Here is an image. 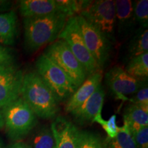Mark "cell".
I'll return each instance as SVG.
<instances>
[{
  "label": "cell",
  "instance_id": "obj_1",
  "mask_svg": "<svg viewBox=\"0 0 148 148\" xmlns=\"http://www.w3.org/2000/svg\"><path fill=\"white\" fill-rule=\"evenodd\" d=\"M21 97L37 117L53 119L60 110L57 97L35 71L23 73Z\"/></svg>",
  "mask_w": 148,
  "mask_h": 148
},
{
  "label": "cell",
  "instance_id": "obj_2",
  "mask_svg": "<svg viewBox=\"0 0 148 148\" xmlns=\"http://www.w3.org/2000/svg\"><path fill=\"white\" fill-rule=\"evenodd\" d=\"M68 17L57 12L38 17L23 18L24 43L29 51H35L58 38Z\"/></svg>",
  "mask_w": 148,
  "mask_h": 148
},
{
  "label": "cell",
  "instance_id": "obj_3",
  "mask_svg": "<svg viewBox=\"0 0 148 148\" xmlns=\"http://www.w3.org/2000/svg\"><path fill=\"white\" fill-rule=\"evenodd\" d=\"M1 110L3 127L13 140H18L28 135L36 127L38 117L27 103L19 97Z\"/></svg>",
  "mask_w": 148,
  "mask_h": 148
},
{
  "label": "cell",
  "instance_id": "obj_4",
  "mask_svg": "<svg viewBox=\"0 0 148 148\" xmlns=\"http://www.w3.org/2000/svg\"><path fill=\"white\" fill-rule=\"evenodd\" d=\"M35 71L50 88L58 100H68L77 90L66 73L43 53L35 62Z\"/></svg>",
  "mask_w": 148,
  "mask_h": 148
},
{
  "label": "cell",
  "instance_id": "obj_5",
  "mask_svg": "<svg viewBox=\"0 0 148 148\" xmlns=\"http://www.w3.org/2000/svg\"><path fill=\"white\" fill-rule=\"evenodd\" d=\"M42 53L66 73L77 89L86 79L84 69L63 40L58 39L51 42Z\"/></svg>",
  "mask_w": 148,
  "mask_h": 148
},
{
  "label": "cell",
  "instance_id": "obj_6",
  "mask_svg": "<svg viewBox=\"0 0 148 148\" xmlns=\"http://www.w3.org/2000/svg\"><path fill=\"white\" fill-rule=\"evenodd\" d=\"M58 38L63 40L67 44L70 50L82 64L88 76L100 71L85 45L76 15L67 18L64 28L59 34Z\"/></svg>",
  "mask_w": 148,
  "mask_h": 148
},
{
  "label": "cell",
  "instance_id": "obj_7",
  "mask_svg": "<svg viewBox=\"0 0 148 148\" xmlns=\"http://www.w3.org/2000/svg\"><path fill=\"white\" fill-rule=\"evenodd\" d=\"M105 35L111 42L115 40V4L113 0L92 1L78 14Z\"/></svg>",
  "mask_w": 148,
  "mask_h": 148
},
{
  "label": "cell",
  "instance_id": "obj_8",
  "mask_svg": "<svg viewBox=\"0 0 148 148\" xmlns=\"http://www.w3.org/2000/svg\"><path fill=\"white\" fill-rule=\"evenodd\" d=\"M85 45L101 71L110 59L112 42L80 15H76Z\"/></svg>",
  "mask_w": 148,
  "mask_h": 148
},
{
  "label": "cell",
  "instance_id": "obj_9",
  "mask_svg": "<svg viewBox=\"0 0 148 148\" xmlns=\"http://www.w3.org/2000/svg\"><path fill=\"white\" fill-rule=\"evenodd\" d=\"M105 80L109 89L117 99L129 101L127 95L134 94L145 85L147 80H140L132 77L123 68L116 65L105 74Z\"/></svg>",
  "mask_w": 148,
  "mask_h": 148
},
{
  "label": "cell",
  "instance_id": "obj_10",
  "mask_svg": "<svg viewBox=\"0 0 148 148\" xmlns=\"http://www.w3.org/2000/svg\"><path fill=\"white\" fill-rule=\"evenodd\" d=\"M23 77L16 65L0 68V109L21 97Z\"/></svg>",
  "mask_w": 148,
  "mask_h": 148
},
{
  "label": "cell",
  "instance_id": "obj_11",
  "mask_svg": "<svg viewBox=\"0 0 148 148\" xmlns=\"http://www.w3.org/2000/svg\"><path fill=\"white\" fill-rule=\"evenodd\" d=\"M55 148H77L79 130L62 116L56 117L51 124Z\"/></svg>",
  "mask_w": 148,
  "mask_h": 148
},
{
  "label": "cell",
  "instance_id": "obj_12",
  "mask_svg": "<svg viewBox=\"0 0 148 148\" xmlns=\"http://www.w3.org/2000/svg\"><path fill=\"white\" fill-rule=\"evenodd\" d=\"M115 28L119 36L124 39L134 32L136 21L133 12L132 1L116 0Z\"/></svg>",
  "mask_w": 148,
  "mask_h": 148
},
{
  "label": "cell",
  "instance_id": "obj_13",
  "mask_svg": "<svg viewBox=\"0 0 148 148\" xmlns=\"http://www.w3.org/2000/svg\"><path fill=\"white\" fill-rule=\"evenodd\" d=\"M105 95L104 89L100 84L87 100L79 108L72 111L71 114L81 124L92 122L95 116L101 112Z\"/></svg>",
  "mask_w": 148,
  "mask_h": 148
},
{
  "label": "cell",
  "instance_id": "obj_14",
  "mask_svg": "<svg viewBox=\"0 0 148 148\" xmlns=\"http://www.w3.org/2000/svg\"><path fill=\"white\" fill-rule=\"evenodd\" d=\"M102 80L101 71L88 75L84 82L77 88L65 105V111L71 113L72 111L81 106L95 91Z\"/></svg>",
  "mask_w": 148,
  "mask_h": 148
},
{
  "label": "cell",
  "instance_id": "obj_15",
  "mask_svg": "<svg viewBox=\"0 0 148 148\" xmlns=\"http://www.w3.org/2000/svg\"><path fill=\"white\" fill-rule=\"evenodd\" d=\"M18 5L23 18L38 17L59 12L55 0H21Z\"/></svg>",
  "mask_w": 148,
  "mask_h": 148
},
{
  "label": "cell",
  "instance_id": "obj_16",
  "mask_svg": "<svg viewBox=\"0 0 148 148\" xmlns=\"http://www.w3.org/2000/svg\"><path fill=\"white\" fill-rule=\"evenodd\" d=\"M17 16L14 10L0 13V44L14 45L17 37Z\"/></svg>",
  "mask_w": 148,
  "mask_h": 148
},
{
  "label": "cell",
  "instance_id": "obj_17",
  "mask_svg": "<svg viewBox=\"0 0 148 148\" xmlns=\"http://www.w3.org/2000/svg\"><path fill=\"white\" fill-rule=\"evenodd\" d=\"M125 58L127 62L143 53L148 52V30L140 27L134 32L126 46Z\"/></svg>",
  "mask_w": 148,
  "mask_h": 148
},
{
  "label": "cell",
  "instance_id": "obj_18",
  "mask_svg": "<svg viewBox=\"0 0 148 148\" xmlns=\"http://www.w3.org/2000/svg\"><path fill=\"white\" fill-rule=\"evenodd\" d=\"M123 121L130 131H134L140 127L148 126V110L134 103L125 107L123 112Z\"/></svg>",
  "mask_w": 148,
  "mask_h": 148
},
{
  "label": "cell",
  "instance_id": "obj_19",
  "mask_svg": "<svg viewBox=\"0 0 148 148\" xmlns=\"http://www.w3.org/2000/svg\"><path fill=\"white\" fill-rule=\"evenodd\" d=\"M106 148H137L127 125L118 127L115 137H106L103 140Z\"/></svg>",
  "mask_w": 148,
  "mask_h": 148
},
{
  "label": "cell",
  "instance_id": "obj_20",
  "mask_svg": "<svg viewBox=\"0 0 148 148\" xmlns=\"http://www.w3.org/2000/svg\"><path fill=\"white\" fill-rule=\"evenodd\" d=\"M29 148H55L54 137L51 127L42 125L33 132L29 138Z\"/></svg>",
  "mask_w": 148,
  "mask_h": 148
},
{
  "label": "cell",
  "instance_id": "obj_21",
  "mask_svg": "<svg viewBox=\"0 0 148 148\" xmlns=\"http://www.w3.org/2000/svg\"><path fill=\"white\" fill-rule=\"evenodd\" d=\"M125 71L135 78L147 80L148 52L134 57L127 62Z\"/></svg>",
  "mask_w": 148,
  "mask_h": 148
},
{
  "label": "cell",
  "instance_id": "obj_22",
  "mask_svg": "<svg viewBox=\"0 0 148 148\" xmlns=\"http://www.w3.org/2000/svg\"><path fill=\"white\" fill-rule=\"evenodd\" d=\"M58 11L66 14L68 18L80 14L83 10L91 3L92 1L86 0H55Z\"/></svg>",
  "mask_w": 148,
  "mask_h": 148
},
{
  "label": "cell",
  "instance_id": "obj_23",
  "mask_svg": "<svg viewBox=\"0 0 148 148\" xmlns=\"http://www.w3.org/2000/svg\"><path fill=\"white\" fill-rule=\"evenodd\" d=\"M77 148H106L99 135L89 131H79Z\"/></svg>",
  "mask_w": 148,
  "mask_h": 148
},
{
  "label": "cell",
  "instance_id": "obj_24",
  "mask_svg": "<svg viewBox=\"0 0 148 148\" xmlns=\"http://www.w3.org/2000/svg\"><path fill=\"white\" fill-rule=\"evenodd\" d=\"M133 12L136 23L140 27L147 29L148 27V1L138 0L132 1Z\"/></svg>",
  "mask_w": 148,
  "mask_h": 148
},
{
  "label": "cell",
  "instance_id": "obj_25",
  "mask_svg": "<svg viewBox=\"0 0 148 148\" xmlns=\"http://www.w3.org/2000/svg\"><path fill=\"white\" fill-rule=\"evenodd\" d=\"M93 122H97L99 125H101L103 129L108 135V138H114L115 137L117 133L118 126L116 125V114H113L110 117L108 121H106L101 116V112L98 113L95 116L92 123Z\"/></svg>",
  "mask_w": 148,
  "mask_h": 148
},
{
  "label": "cell",
  "instance_id": "obj_26",
  "mask_svg": "<svg viewBox=\"0 0 148 148\" xmlns=\"http://www.w3.org/2000/svg\"><path fill=\"white\" fill-rule=\"evenodd\" d=\"M15 60L12 49L0 44V68L14 66Z\"/></svg>",
  "mask_w": 148,
  "mask_h": 148
},
{
  "label": "cell",
  "instance_id": "obj_27",
  "mask_svg": "<svg viewBox=\"0 0 148 148\" xmlns=\"http://www.w3.org/2000/svg\"><path fill=\"white\" fill-rule=\"evenodd\" d=\"M137 148H148V126L130 132Z\"/></svg>",
  "mask_w": 148,
  "mask_h": 148
},
{
  "label": "cell",
  "instance_id": "obj_28",
  "mask_svg": "<svg viewBox=\"0 0 148 148\" xmlns=\"http://www.w3.org/2000/svg\"><path fill=\"white\" fill-rule=\"evenodd\" d=\"M135 95L132 98H130L129 101L132 103L138 105V106L148 110V87L147 84L145 85L141 88H140Z\"/></svg>",
  "mask_w": 148,
  "mask_h": 148
},
{
  "label": "cell",
  "instance_id": "obj_29",
  "mask_svg": "<svg viewBox=\"0 0 148 148\" xmlns=\"http://www.w3.org/2000/svg\"><path fill=\"white\" fill-rule=\"evenodd\" d=\"M12 7V1L8 0H0V13L10 11Z\"/></svg>",
  "mask_w": 148,
  "mask_h": 148
},
{
  "label": "cell",
  "instance_id": "obj_30",
  "mask_svg": "<svg viewBox=\"0 0 148 148\" xmlns=\"http://www.w3.org/2000/svg\"><path fill=\"white\" fill-rule=\"evenodd\" d=\"M8 148H29L27 144L23 142H16V143L11 145Z\"/></svg>",
  "mask_w": 148,
  "mask_h": 148
},
{
  "label": "cell",
  "instance_id": "obj_31",
  "mask_svg": "<svg viewBox=\"0 0 148 148\" xmlns=\"http://www.w3.org/2000/svg\"><path fill=\"white\" fill-rule=\"evenodd\" d=\"M3 115H2V112H1V110L0 109V129L3 128Z\"/></svg>",
  "mask_w": 148,
  "mask_h": 148
},
{
  "label": "cell",
  "instance_id": "obj_32",
  "mask_svg": "<svg viewBox=\"0 0 148 148\" xmlns=\"http://www.w3.org/2000/svg\"><path fill=\"white\" fill-rule=\"evenodd\" d=\"M0 148H6L5 147L4 143H3V141L1 138H0Z\"/></svg>",
  "mask_w": 148,
  "mask_h": 148
}]
</instances>
